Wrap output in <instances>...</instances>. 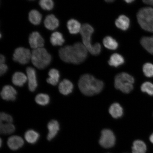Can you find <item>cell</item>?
<instances>
[{"label":"cell","mask_w":153,"mask_h":153,"mask_svg":"<svg viewBox=\"0 0 153 153\" xmlns=\"http://www.w3.org/2000/svg\"><path fill=\"white\" fill-rule=\"evenodd\" d=\"M88 50L83 43L77 42L72 45H67L59 51V56L65 62L79 64L85 60Z\"/></svg>","instance_id":"cell-1"},{"label":"cell","mask_w":153,"mask_h":153,"mask_svg":"<svg viewBox=\"0 0 153 153\" xmlns=\"http://www.w3.org/2000/svg\"><path fill=\"white\" fill-rule=\"evenodd\" d=\"M79 88L83 94L91 96L98 94L102 91L104 84L89 74H85L80 78L78 83Z\"/></svg>","instance_id":"cell-2"},{"label":"cell","mask_w":153,"mask_h":153,"mask_svg":"<svg viewBox=\"0 0 153 153\" xmlns=\"http://www.w3.org/2000/svg\"><path fill=\"white\" fill-rule=\"evenodd\" d=\"M94 32V29L91 25L85 24L82 26L80 34L81 36L83 43L87 48L88 51L93 55H99L101 51V46L100 43H96L92 45L91 36Z\"/></svg>","instance_id":"cell-3"},{"label":"cell","mask_w":153,"mask_h":153,"mask_svg":"<svg viewBox=\"0 0 153 153\" xmlns=\"http://www.w3.org/2000/svg\"><path fill=\"white\" fill-rule=\"evenodd\" d=\"M31 60L36 68L42 70L51 64V57L46 49L43 48H39L32 51Z\"/></svg>","instance_id":"cell-4"},{"label":"cell","mask_w":153,"mask_h":153,"mask_svg":"<svg viewBox=\"0 0 153 153\" xmlns=\"http://www.w3.org/2000/svg\"><path fill=\"white\" fill-rule=\"evenodd\" d=\"M137 22L145 31L153 33V8L148 7L139 10L137 14Z\"/></svg>","instance_id":"cell-5"},{"label":"cell","mask_w":153,"mask_h":153,"mask_svg":"<svg viewBox=\"0 0 153 153\" xmlns=\"http://www.w3.org/2000/svg\"><path fill=\"white\" fill-rule=\"evenodd\" d=\"M134 79L133 76L126 72L117 75L114 78V87L122 92L128 94L133 89Z\"/></svg>","instance_id":"cell-6"},{"label":"cell","mask_w":153,"mask_h":153,"mask_svg":"<svg viewBox=\"0 0 153 153\" xmlns=\"http://www.w3.org/2000/svg\"><path fill=\"white\" fill-rule=\"evenodd\" d=\"M32 53L29 49L23 47L17 48L13 55V60L22 65L28 64L31 60Z\"/></svg>","instance_id":"cell-7"},{"label":"cell","mask_w":153,"mask_h":153,"mask_svg":"<svg viewBox=\"0 0 153 153\" xmlns=\"http://www.w3.org/2000/svg\"><path fill=\"white\" fill-rule=\"evenodd\" d=\"M116 138L114 133L111 130L108 129L103 130L99 143L101 146L105 148H110L114 146L115 143Z\"/></svg>","instance_id":"cell-8"},{"label":"cell","mask_w":153,"mask_h":153,"mask_svg":"<svg viewBox=\"0 0 153 153\" xmlns=\"http://www.w3.org/2000/svg\"><path fill=\"white\" fill-rule=\"evenodd\" d=\"M26 72L29 89L31 92L35 91L38 85L36 71L32 67H28L26 68Z\"/></svg>","instance_id":"cell-9"},{"label":"cell","mask_w":153,"mask_h":153,"mask_svg":"<svg viewBox=\"0 0 153 153\" xmlns=\"http://www.w3.org/2000/svg\"><path fill=\"white\" fill-rule=\"evenodd\" d=\"M30 46L34 49L43 48L45 41L41 34L38 32H33L29 37Z\"/></svg>","instance_id":"cell-10"},{"label":"cell","mask_w":153,"mask_h":153,"mask_svg":"<svg viewBox=\"0 0 153 153\" xmlns=\"http://www.w3.org/2000/svg\"><path fill=\"white\" fill-rule=\"evenodd\" d=\"M17 91L14 88L10 85H6L3 88L1 96L3 100L14 101L16 99Z\"/></svg>","instance_id":"cell-11"},{"label":"cell","mask_w":153,"mask_h":153,"mask_svg":"<svg viewBox=\"0 0 153 153\" xmlns=\"http://www.w3.org/2000/svg\"><path fill=\"white\" fill-rule=\"evenodd\" d=\"M24 140L19 136L14 135L9 137L7 141V145L11 150L16 151L23 146Z\"/></svg>","instance_id":"cell-12"},{"label":"cell","mask_w":153,"mask_h":153,"mask_svg":"<svg viewBox=\"0 0 153 153\" xmlns=\"http://www.w3.org/2000/svg\"><path fill=\"white\" fill-rule=\"evenodd\" d=\"M48 133L47 136L48 140L51 141L56 136L60 130V125L59 122L55 120L50 121L47 125Z\"/></svg>","instance_id":"cell-13"},{"label":"cell","mask_w":153,"mask_h":153,"mask_svg":"<svg viewBox=\"0 0 153 153\" xmlns=\"http://www.w3.org/2000/svg\"><path fill=\"white\" fill-rule=\"evenodd\" d=\"M74 88L73 84L70 80L64 79L60 82L59 85V90L62 94L67 95L72 92Z\"/></svg>","instance_id":"cell-14"},{"label":"cell","mask_w":153,"mask_h":153,"mask_svg":"<svg viewBox=\"0 0 153 153\" xmlns=\"http://www.w3.org/2000/svg\"><path fill=\"white\" fill-rule=\"evenodd\" d=\"M44 25L45 27L50 30H53L58 27L59 22L54 15H49L46 17Z\"/></svg>","instance_id":"cell-15"},{"label":"cell","mask_w":153,"mask_h":153,"mask_svg":"<svg viewBox=\"0 0 153 153\" xmlns=\"http://www.w3.org/2000/svg\"><path fill=\"white\" fill-rule=\"evenodd\" d=\"M27 81V76L22 72H15L12 76V81L13 84L18 87H22Z\"/></svg>","instance_id":"cell-16"},{"label":"cell","mask_w":153,"mask_h":153,"mask_svg":"<svg viewBox=\"0 0 153 153\" xmlns=\"http://www.w3.org/2000/svg\"><path fill=\"white\" fill-rule=\"evenodd\" d=\"M115 24L118 28L122 30H126L129 27L130 19L125 15H121L116 19Z\"/></svg>","instance_id":"cell-17"},{"label":"cell","mask_w":153,"mask_h":153,"mask_svg":"<svg viewBox=\"0 0 153 153\" xmlns=\"http://www.w3.org/2000/svg\"><path fill=\"white\" fill-rule=\"evenodd\" d=\"M82 26L78 21L74 19H70L67 23V27L70 33L77 34L81 31Z\"/></svg>","instance_id":"cell-18"},{"label":"cell","mask_w":153,"mask_h":153,"mask_svg":"<svg viewBox=\"0 0 153 153\" xmlns=\"http://www.w3.org/2000/svg\"><path fill=\"white\" fill-rule=\"evenodd\" d=\"M48 75L49 77L47 79V83L51 85H56L59 83L60 78L59 71L55 68L51 69L49 70Z\"/></svg>","instance_id":"cell-19"},{"label":"cell","mask_w":153,"mask_h":153,"mask_svg":"<svg viewBox=\"0 0 153 153\" xmlns=\"http://www.w3.org/2000/svg\"><path fill=\"white\" fill-rule=\"evenodd\" d=\"M109 112L113 117L118 118L123 115V109L119 104L114 103L110 107Z\"/></svg>","instance_id":"cell-20"},{"label":"cell","mask_w":153,"mask_h":153,"mask_svg":"<svg viewBox=\"0 0 153 153\" xmlns=\"http://www.w3.org/2000/svg\"><path fill=\"white\" fill-rule=\"evenodd\" d=\"M24 137L28 143L33 144L37 142L39 138L40 135L37 132L34 130L30 129L25 133Z\"/></svg>","instance_id":"cell-21"},{"label":"cell","mask_w":153,"mask_h":153,"mask_svg":"<svg viewBox=\"0 0 153 153\" xmlns=\"http://www.w3.org/2000/svg\"><path fill=\"white\" fill-rule=\"evenodd\" d=\"M124 62V59L121 55L117 53H114L110 57L108 62L110 66L118 67L123 65Z\"/></svg>","instance_id":"cell-22"},{"label":"cell","mask_w":153,"mask_h":153,"mask_svg":"<svg viewBox=\"0 0 153 153\" xmlns=\"http://www.w3.org/2000/svg\"><path fill=\"white\" fill-rule=\"evenodd\" d=\"M140 43L147 51L153 55V36L143 37L141 39Z\"/></svg>","instance_id":"cell-23"},{"label":"cell","mask_w":153,"mask_h":153,"mask_svg":"<svg viewBox=\"0 0 153 153\" xmlns=\"http://www.w3.org/2000/svg\"><path fill=\"white\" fill-rule=\"evenodd\" d=\"M103 43L105 48L111 50H115L118 47L117 42L113 38L109 36H106L104 38Z\"/></svg>","instance_id":"cell-24"},{"label":"cell","mask_w":153,"mask_h":153,"mask_svg":"<svg viewBox=\"0 0 153 153\" xmlns=\"http://www.w3.org/2000/svg\"><path fill=\"white\" fill-rule=\"evenodd\" d=\"M132 150L133 153H145L147 150V147L143 141L137 140L133 143Z\"/></svg>","instance_id":"cell-25"},{"label":"cell","mask_w":153,"mask_h":153,"mask_svg":"<svg viewBox=\"0 0 153 153\" xmlns=\"http://www.w3.org/2000/svg\"><path fill=\"white\" fill-rule=\"evenodd\" d=\"M15 131V127L12 123H3L0 124V132L4 135H9L12 134Z\"/></svg>","instance_id":"cell-26"},{"label":"cell","mask_w":153,"mask_h":153,"mask_svg":"<svg viewBox=\"0 0 153 153\" xmlns=\"http://www.w3.org/2000/svg\"><path fill=\"white\" fill-rule=\"evenodd\" d=\"M51 42L53 46L62 45L65 42L62 34L58 32H53L50 38Z\"/></svg>","instance_id":"cell-27"},{"label":"cell","mask_w":153,"mask_h":153,"mask_svg":"<svg viewBox=\"0 0 153 153\" xmlns=\"http://www.w3.org/2000/svg\"><path fill=\"white\" fill-rule=\"evenodd\" d=\"M28 18L32 24L37 25L41 23L42 16L39 11L36 10H33L29 13Z\"/></svg>","instance_id":"cell-28"},{"label":"cell","mask_w":153,"mask_h":153,"mask_svg":"<svg viewBox=\"0 0 153 153\" xmlns=\"http://www.w3.org/2000/svg\"><path fill=\"white\" fill-rule=\"evenodd\" d=\"M35 101L38 105L41 106H45L49 104L50 97L48 95L45 94H39L36 96Z\"/></svg>","instance_id":"cell-29"},{"label":"cell","mask_w":153,"mask_h":153,"mask_svg":"<svg viewBox=\"0 0 153 153\" xmlns=\"http://www.w3.org/2000/svg\"><path fill=\"white\" fill-rule=\"evenodd\" d=\"M143 72L144 75L148 77L153 76V64L150 63H146L143 65Z\"/></svg>","instance_id":"cell-30"},{"label":"cell","mask_w":153,"mask_h":153,"mask_svg":"<svg viewBox=\"0 0 153 153\" xmlns=\"http://www.w3.org/2000/svg\"><path fill=\"white\" fill-rule=\"evenodd\" d=\"M141 89L143 92L146 93L150 95H153V84L151 82H144L141 85Z\"/></svg>","instance_id":"cell-31"},{"label":"cell","mask_w":153,"mask_h":153,"mask_svg":"<svg viewBox=\"0 0 153 153\" xmlns=\"http://www.w3.org/2000/svg\"><path fill=\"white\" fill-rule=\"evenodd\" d=\"M39 4L41 8L45 10H51L53 7V0H40Z\"/></svg>","instance_id":"cell-32"},{"label":"cell","mask_w":153,"mask_h":153,"mask_svg":"<svg viewBox=\"0 0 153 153\" xmlns=\"http://www.w3.org/2000/svg\"><path fill=\"white\" fill-rule=\"evenodd\" d=\"M1 122L3 123H12L13 118L12 116L4 112H1L0 114Z\"/></svg>","instance_id":"cell-33"},{"label":"cell","mask_w":153,"mask_h":153,"mask_svg":"<svg viewBox=\"0 0 153 153\" xmlns=\"http://www.w3.org/2000/svg\"><path fill=\"white\" fill-rule=\"evenodd\" d=\"M8 70V67L5 63H0V74L2 76L6 73Z\"/></svg>","instance_id":"cell-34"},{"label":"cell","mask_w":153,"mask_h":153,"mask_svg":"<svg viewBox=\"0 0 153 153\" xmlns=\"http://www.w3.org/2000/svg\"><path fill=\"white\" fill-rule=\"evenodd\" d=\"M143 3L150 5L153 6V0H142Z\"/></svg>","instance_id":"cell-35"},{"label":"cell","mask_w":153,"mask_h":153,"mask_svg":"<svg viewBox=\"0 0 153 153\" xmlns=\"http://www.w3.org/2000/svg\"><path fill=\"white\" fill-rule=\"evenodd\" d=\"M5 58L4 56L3 55H1L0 56V63H5Z\"/></svg>","instance_id":"cell-36"},{"label":"cell","mask_w":153,"mask_h":153,"mask_svg":"<svg viewBox=\"0 0 153 153\" xmlns=\"http://www.w3.org/2000/svg\"><path fill=\"white\" fill-rule=\"evenodd\" d=\"M126 3H133L135 0H124Z\"/></svg>","instance_id":"cell-37"},{"label":"cell","mask_w":153,"mask_h":153,"mask_svg":"<svg viewBox=\"0 0 153 153\" xmlns=\"http://www.w3.org/2000/svg\"><path fill=\"white\" fill-rule=\"evenodd\" d=\"M150 140L151 142L153 143V133H152L150 136Z\"/></svg>","instance_id":"cell-38"},{"label":"cell","mask_w":153,"mask_h":153,"mask_svg":"<svg viewBox=\"0 0 153 153\" xmlns=\"http://www.w3.org/2000/svg\"><path fill=\"white\" fill-rule=\"evenodd\" d=\"M105 1H106V2L111 3L115 1V0H104Z\"/></svg>","instance_id":"cell-39"},{"label":"cell","mask_w":153,"mask_h":153,"mask_svg":"<svg viewBox=\"0 0 153 153\" xmlns=\"http://www.w3.org/2000/svg\"><path fill=\"white\" fill-rule=\"evenodd\" d=\"M2 140L1 139V145H2Z\"/></svg>","instance_id":"cell-40"}]
</instances>
